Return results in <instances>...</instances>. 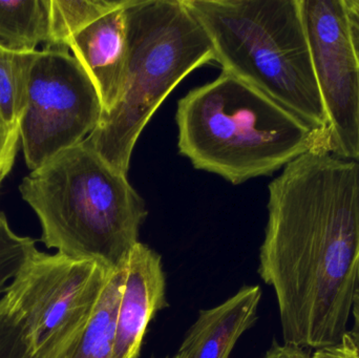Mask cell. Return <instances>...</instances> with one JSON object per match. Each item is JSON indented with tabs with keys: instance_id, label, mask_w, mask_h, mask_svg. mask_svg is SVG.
<instances>
[{
	"instance_id": "6da1fadb",
	"label": "cell",
	"mask_w": 359,
	"mask_h": 358,
	"mask_svg": "<svg viewBox=\"0 0 359 358\" xmlns=\"http://www.w3.org/2000/svg\"><path fill=\"white\" fill-rule=\"evenodd\" d=\"M268 189L259 275L276 294L284 344H339L359 291V162L310 151Z\"/></svg>"
},
{
	"instance_id": "7a4b0ae2",
	"label": "cell",
	"mask_w": 359,
	"mask_h": 358,
	"mask_svg": "<svg viewBox=\"0 0 359 358\" xmlns=\"http://www.w3.org/2000/svg\"><path fill=\"white\" fill-rule=\"evenodd\" d=\"M176 122L179 153L234 185L270 176L308 151L330 153L327 132L224 71L180 99Z\"/></svg>"
},
{
	"instance_id": "3957f363",
	"label": "cell",
	"mask_w": 359,
	"mask_h": 358,
	"mask_svg": "<svg viewBox=\"0 0 359 358\" xmlns=\"http://www.w3.org/2000/svg\"><path fill=\"white\" fill-rule=\"evenodd\" d=\"M48 248L121 270L139 243L144 200L86 140L32 170L19 185Z\"/></svg>"
},
{
	"instance_id": "277c9868",
	"label": "cell",
	"mask_w": 359,
	"mask_h": 358,
	"mask_svg": "<svg viewBox=\"0 0 359 358\" xmlns=\"http://www.w3.org/2000/svg\"><path fill=\"white\" fill-rule=\"evenodd\" d=\"M184 1L208 36L224 73L329 135L299 0Z\"/></svg>"
},
{
	"instance_id": "5b68a950",
	"label": "cell",
	"mask_w": 359,
	"mask_h": 358,
	"mask_svg": "<svg viewBox=\"0 0 359 358\" xmlns=\"http://www.w3.org/2000/svg\"><path fill=\"white\" fill-rule=\"evenodd\" d=\"M126 80L119 100L86 141L128 174L135 145L166 97L201 65L215 61L208 36L184 0L128 1Z\"/></svg>"
},
{
	"instance_id": "8992f818",
	"label": "cell",
	"mask_w": 359,
	"mask_h": 358,
	"mask_svg": "<svg viewBox=\"0 0 359 358\" xmlns=\"http://www.w3.org/2000/svg\"><path fill=\"white\" fill-rule=\"evenodd\" d=\"M114 270L38 250L4 298L22 322L32 358H62L86 327Z\"/></svg>"
},
{
	"instance_id": "52a82bcc",
	"label": "cell",
	"mask_w": 359,
	"mask_h": 358,
	"mask_svg": "<svg viewBox=\"0 0 359 358\" xmlns=\"http://www.w3.org/2000/svg\"><path fill=\"white\" fill-rule=\"evenodd\" d=\"M102 113V103L92 79L69 50H37L19 121L27 167L31 172L37 170L86 140Z\"/></svg>"
},
{
	"instance_id": "ba28073f",
	"label": "cell",
	"mask_w": 359,
	"mask_h": 358,
	"mask_svg": "<svg viewBox=\"0 0 359 358\" xmlns=\"http://www.w3.org/2000/svg\"><path fill=\"white\" fill-rule=\"evenodd\" d=\"M330 153L359 161V60L345 0H299Z\"/></svg>"
},
{
	"instance_id": "9c48e42d",
	"label": "cell",
	"mask_w": 359,
	"mask_h": 358,
	"mask_svg": "<svg viewBox=\"0 0 359 358\" xmlns=\"http://www.w3.org/2000/svg\"><path fill=\"white\" fill-rule=\"evenodd\" d=\"M162 258L139 242L123 267V283L116 319L114 358H139L149 323L168 307Z\"/></svg>"
},
{
	"instance_id": "30bf717a",
	"label": "cell",
	"mask_w": 359,
	"mask_h": 358,
	"mask_svg": "<svg viewBox=\"0 0 359 358\" xmlns=\"http://www.w3.org/2000/svg\"><path fill=\"white\" fill-rule=\"evenodd\" d=\"M107 13L72 38L69 50L92 79L103 113H109L119 100L126 80L128 34L126 8Z\"/></svg>"
},
{
	"instance_id": "8fae6325",
	"label": "cell",
	"mask_w": 359,
	"mask_h": 358,
	"mask_svg": "<svg viewBox=\"0 0 359 358\" xmlns=\"http://www.w3.org/2000/svg\"><path fill=\"white\" fill-rule=\"evenodd\" d=\"M261 298L259 286H245L222 304L200 311L177 357L229 358L241 336L255 325Z\"/></svg>"
},
{
	"instance_id": "7c38bea8",
	"label": "cell",
	"mask_w": 359,
	"mask_h": 358,
	"mask_svg": "<svg viewBox=\"0 0 359 358\" xmlns=\"http://www.w3.org/2000/svg\"><path fill=\"white\" fill-rule=\"evenodd\" d=\"M123 268L109 275L84 329L62 358H114Z\"/></svg>"
},
{
	"instance_id": "4fadbf2b",
	"label": "cell",
	"mask_w": 359,
	"mask_h": 358,
	"mask_svg": "<svg viewBox=\"0 0 359 358\" xmlns=\"http://www.w3.org/2000/svg\"><path fill=\"white\" fill-rule=\"evenodd\" d=\"M50 38V0H0V42L23 52Z\"/></svg>"
},
{
	"instance_id": "5bb4252c",
	"label": "cell",
	"mask_w": 359,
	"mask_h": 358,
	"mask_svg": "<svg viewBox=\"0 0 359 358\" xmlns=\"http://www.w3.org/2000/svg\"><path fill=\"white\" fill-rule=\"evenodd\" d=\"M126 1L50 0V38L44 48L69 50L72 38Z\"/></svg>"
},
{
	"instance_id": "9a60e30c",
	"label": "cell",
	"mask_w": 359,
	"mask_h": 358,
	"mask_svg": "<svg viewBox=\"0 0 359 358\" xmlns=\"http://www.w3.org/2000/svg\"><path fill=\"white\" fill-rule=\"evenodd\" d=\"M36 52L12 50L0 42V117L10 125L18 124L22 117Z\"/></svg>"
},
{
	"instance_id": "2e32d148",
	"label": "cell",
	"mask_w": 359,
	"mask_h": 358,
	"mask_svg": "<svg viewBox=\"0 0 359 358\" xmlns=\"http://www.w3.org/2000/svg\"><path fill=\"white\" fill-rule=\"evenodd\" d=\"M37 252L35 240L16 235L4 212H0V294L6 291V283L21 273Z\"/></svg>"
},
{
	"instance_id": "e0dca14e",
	"label": "cell",
	"mask_w": 359,
	"mask_h": 358,
	"mask_svg": "<svg viewBox=\"0 0 359 358\" xmlns=\"http://www.w3.org/2000/svg\"><path fill=\"white\" fill-rule=\"evenodd\" d=\"M0 358H32L27 330L4 298L0 300Z\"/></svg>"
},
{
	"instance_id": "ac0fdd59",
	"label": "cell",
	"mask_w": 359,
	"mask_h": 358,
	"mask_svg": "<svg viewBox=\"0 0 359 358\" xmlns=\"http://www.w3.org/2000/svg\"><path fill=\"white\" fill-rule=\"evenodd\" d=\"M19 144V123L10 125L0 117V185L12 170Z\"/></svg>"
},
{
	"instance_id": "d6986e66",
	"label": "cell",
	"mask_w": 359,
	"mask_h": 358,
	"mask_svg": "<svg viewBox=\"0 0 359 358\" xmlns=\"http://www.w3.org/2000/svg\"><path fill=\"white\" fill-rule=\"evenodd\" d=\"M310 358H359V351L348 333L339 344L318 349Z\"/></svg>"
},
{
	"instance_id": "ffe728a7",
	"label": "cell",
	"mask_w": 359,
	"mask_h": 358,
	"mask_svg": "<svg viewBox=\"0 0 359 358\" xmlns=\"http://www.w3.org/2000/svg\"><path fill=\"white\" fill-rule=\"evenodd\" d=\"M311 355L305 349L286 344L274 343L271 348L262 358H310Z\"/></svg>"
},
{
	"instance_id": "44dd1931",
	"label": "cell",
	"mask_w": 359,
	"mask_h": 358,
	"mask_svg": "<svg viewBox=\"0 0 359 358\" xmlns=\"http://www.w3.org/2000/svg\"><path fill=\"white\" fill-rule=\"evenodd\" d=\"M347 6L348 16L351 25L352 38L354 48L359 60V6L356 0H345Z\"/></svg>"
},
{
	"instance_id": "7402d4cb",
	"label": "cell",
	"mask_w": 359,
	"mask_h": 358,
	"mask_svg": "<svg viewBox=\"0 0 359 358\" xmlns=\"http://www.w3.org/2000/svg\"><path fill=\"white\" fill-rule=\"evenodd\" d=\"M352 319H353V326L348 333H349L350 338L353 340V342L355 343L359 351V291L355 296L353 311H352Z\"/></svg>"
},
{
	"instance_id": "603a6c76",
	"label": "cell",
	"mask_w": 359,
	"mask_h": 358,
	"mask_svg": "<svg viewBox=\"0 0 359 358\" xmlns=\"http://www.w3.org/2000/svg\"><path fill=\"white\" fill-rule=\"evenodd\" d=\"M166 358H170V357H166ZM172 358H179V357H177V355H176V357H172Z\"/></svg>"
},
{
	"instance_id": "cb8c5ba5",
	"label": "cell",
	"mask_w": 359,
	"mask_h": 358,
	"mask_svg": "<svg viewBox=\"0 0 359 358\" xmlns=\"http://www.w3.org/2000/svg\"><path fill=\"white\" fill-rule=\"evenodd\" d=\"M356 1H358V6H359V0H356Z\"/></svg>"
},
{
	"instance_id": "d4e9b609",
	"label": "cell",
	"mask_w": 359,
	"mask_h": 358,
	"mask_svg": "<svg viewBox=\"0 0 359 358\" xmlns=\"http://www.w3.org/2000/svg\"><path fill=\"white\" fill-rule=\"evenodd\" d=\"M359 162V161H358Z\"/></svg>"
}]
</instances>
